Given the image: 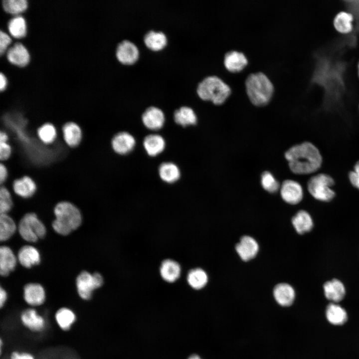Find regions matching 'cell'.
Here are the masks:
<instances>
[{
    "label": "cell",
    "instance_id": "cell-1",
    "mask_svg": "<svg viewBox=\"0 0 359 359\" xmlns=\"http://www.w3.org/2000/svg\"><path fill=\"white\" fill-rule=\"evenodd\" d=\"M291 171L296 175L316 172L322 164V155L312 143L305 142L289 148L284 154Z\"/></svg>",
    "mask_w": 359,
    "mask_h": 359
},
{
    "label": "cell",
    "instance_id": "cell-2",
    "mask_svg": "<svg viewBox=\"0 0 359 359\" xmlns=\"http://www.w3.org/2000/svg\"><path fill=\"white\" fill-rule=\"evenodd\" d=\"M55 216L52 223L53 230L61 235H67L78 228L82 222L80 210L73 203L62 201L57 203L53 210Z\"/></svg>",
    "mask_w": 359,
    "mask_h": 359
},
{
    "label": "cell",
    "instance_id": "cell-3",
    "mask_svg": "<svg viewBox=\"0 0 359 359\" xmlns=\"http://www.w3.org/2000/svg\"><path fill=\"white\" fill-rule=\"evenodd\" d=\"M247 95L255 106H263L270 101L274 86L268 76L262 72L249 74L245 82Z\"/></svg>",
    "mask_w": 359,
    "mask_h": 359
},
{
    "label": "cell",
    "instance_id": "cell-4",
    "mask_svg": "<svg viewBox=\"0 0 359 359\" xmlns=\"http://www.w3.org/2000/svg\"><path fill=\"white\" fill-rule=\"evenodd\" d=\"M196 93L203 100L210 101L215 105L223 104L230 96V86L215 75L207 76L197 85Z\"/></svg>",
    "mask_w": 359,
    "mask_h": 359
},
{
    "label": "cell",
    "instance_id": "cell-5",
    "mask_svg": "<svg viewBox=\"0 0 359 359\" xmlns=\"http://www.w3.org/2000/svg\"><path fill=\"white\" fill-rule=\"evenodd\" d=\"M18 233L24 240L35 242L46 235L44 224L33 212L24 214L20 220L17 227Z\"/></svg>",
    "mask_w": 359,
    "mask_h": 359
},
{
    "label": "cell",
    "instance_id": "cell-6",
    "mask_svg": "<svg viewBox=\"0 0 359 359\" xmlns=\"http://www.w3.org/2000/svg\"><path fill=\"white\" fill-rule=\"evenodd\" d=\"M335 183L334 179L325 174H319L312 177L308 181L309 193L315 199L327 202L331 200L335 193L332 188Z\"/></svg>",
    "mask_w": 359,
    "mask_h": 359
},
{
    "label": "cell",
    "instance_id": "cell-7",
    "mask_svg": "<svg viewBox=\"0 0 359 359\" xmlns=\"http://www.w3.org/2000/svg\"><path fill=\"white\" fill-rule=\"evenodd\" d=\"M103 282V278L99 273L91 274L86 271H82L76 279L78 295L83 300H90L94 291L101 287Z\"/></svg>",
    "mask_w": 359,
    "mask_h": 359
},
{
    "label": "cell",
    "instance_id": "cell-8",
    "mask_svg": "<svg viewBox=\"0 0 359 359\" xmlns=\"http://www.w3.org/2000/svg\"><path fill=\"white\" fill-rule=\"evenodd\" d=\"M140 51L137 46L132 41L124 39L119 43L116 49L118 60L123 64L131 65L138 59Z\"/></svg>",
    "mask_w": 359,
    "mask_h": 359
},
{
    "label": "cell",
    "instance_id": "cell-9",
    "mask_svg": "<svg viewBox=\"0 0 359 359\" xmlns=\"http://www.w3.org/2000/svg\"><path fill=\"white\" fill-rule=\"evenodd\" d=\"M280 192L282 199L286 203L296 204L303 197L304 192L302 185L293 180H286L280 185Z\"/></svg>",
    "mask_w": 359,
    "mask_h": 359
},
{
    "label": "cell",
    "instance_id": "cell-10",
    "mask_svg": "<svg viewBox=\"0 0 359 359\" xmlns=\"http://www.w3.org/2000/svg\"><path fill=\"white\" fill-rule=\"evenodd\" d=\"M20 318L22 325L33 332L43 331L46 325L44 317L33 308L24 310L21 313Z\"/></svg>",
    "mask_w": 359,
    "mask_h": 359
},
{
    "label": "cell",
    "instance_id": "cell-11",
    "mask_svg": "<svg viewBox=\"0 0 359 359\" xmlns=\"http://www.w3.org/2000/svg\"><path fill=\"white\" fill-rule=\"evenodd\" d=\"M23 299L31 306L42 305L45 300L46 294L43 287L38 283H30L23 287Z\"/></svg>",
    "mask_w": 359,
    "mask_h": 359
},
{
    "label": "cell",
    "instance_id": "cell-12",
    "mask_svg": "<svg viewBox=\"0 0 359 359\" xmlns=\"http://www.w3.org/2000/svg\"><path fill=\"white\" fill-rule=\"evenodd\" d=\"M142 120L147 128L156 130L163 126L165 118L164 112L161 109L155 106H150L143 113Z\"/></svg>",
    "mask_w": 359,
    "mask_h": 359
},
{
    "label": "cell",
    "instance_id": "cell-13",
    "mask_svg": "<svg viewBox=\"0 0 359 359\" xmlns=\"http://www.w3.org/2000/svg\"><path fill=\"white\" fill-rule=\"evenodd\" d=\"M235 249L241 259L247 261L256 255L259 246L255 239L246 235L241 238L239 242L236 245Z\"/></svg>",
    "mask_w": 359,
    "mask_h": 359
},
{
    "label": "cell",
    "instance_id": "cell-14",
    "mask_svg": "<svg viewBox=\"0 0 359 359\" xmlns=\"http://www.w3.org/2000/svg\"><path fill=\"white\" fill-rule=\"evenodd\" d=\"M37 186L34 180L28 176L16 179L12 183V189L18 196L27 198L35 193Z\"/></svg>",
    "mask_w": 359,
    "mask_h": 359
},
{
    "label": "cell",
    "instance_id": "cell-15",
    "mask_svg": "<svg viewBox=\"0 0 359 359\" xmlns=\"http://www.w3.org/2000/svg\"><path fill=\"white\" fill-rule=\"evenodd\" d=\"M112 147L113 150L120 155H125L130 152L136 144L135 138L128 132L118 133L112 140Z\"/></svg>",
    "mask_w": 359,
    "mask_h": 359
},
{
    "label": "cell",
    "instance_id": "cell-16",
    "mask_svg": "<svg viewBox=\"0 0 359 359\" xmlns=\"http://www.w3.org/2000/svg\"><path fill=\"white\" fill-rule=\"evenodd\" d=\"M225 67L230 72H238L247 65L248 60L245 54L236 50L227 52L224 56Z\"/></svg>",
    "mask_w": 359,
    "mask_h": 359
},
{
    "label": "cell",
    "instance_id": "cell-17",
    "mask_svg": "<svg viewBox=\"0 0 359 359\" xmlns=\"http://www.w3.org/2000/svg\"><path fill=\"white\" fill-rule=\"evenodd\" d=\"M62 133L65 143L70 148H75L82 139V131L78 124L68 122L62 127Z\"/></svg>",
    "mask_w": 359,
    "mask_h": 359
},
{
    "label": "cell",
    "instance_id": "cell-18",
    "mask_svg": "<svg viewBox=\"0 0 359 359\" xmlns=\"http://www.w3.org/2000/svg\"><path fill=\"white\" fill-rule=\"evenodd\" d=\"M17 260L24 267L30 268L40 262V255L34 246L26 245L21 247L17 253Z\"/></svg>",
    "mask_w": 359,
    "mask_h": 359
},
{
    "label": "cell",
    "instance_id": "cell-19",
    "mask_svg": "<svg viewBox=\"0 0 359 359\" xmlns=\"http://www.w3.org/2000/svg\"><path fill=\"white\" fill-rule=\"evenodd\" d=\"M273 296L277 303L283 307L291 306L295 298L293 288L287 283L277 284L273 290Z\"/></svg>",
    "mask_w": 359,
    "mask_h": 359
},
{
    "label": "cell",
    "instance_id": "cell-20",
    "mask_svg": "<svg viewBox=\"0 0 359 359\" xmlns=\"http://www.w3.org/2000/svg\"><path fill=\"white\" fill-rule=\"evenodd\" d=\"M11 249L7 246L0 248V274L1 276H8L15 269L17 259Z\"/></svg>",
    "mask_w": 359,
    "mask_h": 359
},
{
    "label": "cell",
    "instance_id": "cell-21",
    "mask_svg": "<svg viewBox=\"0 0 359 359\" xmlns=\"http://www.w3.org/2000/svg\"><path fill=\"white\" fill-rule=\"evenodd\" d=\"M6 57L10 62L19 66L26 65L29 60L27 49L19 42L15 43L7 50Z\"/></svg>",
    "mask_w": 359,
    "mask_h": 359
},
{
    "label": "cell",
    "instance_id": "cell-22",
    "mask_svg": "<svg viewBox=\"0 0 359 359\" xmlns=\"http://www.w3.org/2000/svg\"><path fill=\"white\" fill-rule=\"evenodd\" d=\"M144 42L148 48L157 51L163 49L167 45L168 38L162 31L150 30L144 35Z\"/></svg>",
    "mask_w": 359,
    "mask_h": 359
},
{
    "label": "cell",
    "instance_id": "cell-23",
    "mask_svg": "<svg viewBox=\"0 0 359 359\" xmlns=\"http://www.w3.org/2000/svg\"><path fill=\"white\" fill-rule=\"evenodd\" d=\"M324 291L326 298L334 303L341 301L346 293L344 284L337 279L326 282L324 285Z\"/></svg>",
    "mask_w": 359,
    "mask_h": 359
},
{
    "label": "cell",
    "instance_id": "cell-24",
    "mask_svg": "<svg viewBox=\"0 0 359 359\" xmlns=\"http://www.w3.org/2000/svg\"><path fill=\"white\" fill-rule=\"evenodd\" d=\"M54 317L59 327L66 332L71 329L77 320L76 314L67 307H62L58 309Z\"/></svg>",
    "mask_w": 359,
    "mask_h": 359
},
{
    "label": "cell",
    "instance_id": "cell-25",
    "mask_svg": "<svg viewBox=\"0 0 359 359\" xmlns=\"http://www.w3.org/2000/svg\"><path fill=\"white\" fill-rule=\"evenodd\" d=\"M181 268L180 264L172 259H166L161 264L160 274L163 279L169 283L176 281L180 276Z\"/></svg>",
    "mask_w": 359,
    "mask_h": 359
},
{
    "label": "cell",
    "instance_id": "cell-26",
    "mask_svg": "<svg viewBox=\"0 0 359 359\" xmlns=\"http://www.w3.org/2000/svg\"><path fill=\"white\" fill-rule=\"evenodd\" d=\"M165 144L164 138L157 134L146 136L143 142L144 147L150 156H156L162 153L165 149Z\"/></svg>",
    "mask_w": 359,
    "mask_h": 359
},
{
    "label": "cell",
    "instance_id": "cell-27",
    "mask_svg": "<svg viewBox=\"0 0 359 359\" xmlns=\"http://www.w3.org/2000/svg\"><path fill=\"white\" fill-rule=\"evenodd\" d=\"M326 316L328 321L334 325H343L348 319L346 310L335 303H331L327 306Z\"/></svg>",
    "mask_w": 359,
    "mask_h": 359
},
{
    "label": "cell",
    "instance_id": "cell-28",
    "mask_svg": "<svg viewBox=\"0 0 359 359\" xmlns=\"http://www.w3.org/2000/svg\"><path fill=\"white\" fill-rule=\"evenodd\" d=\"M292 222L296 231L299 234L310 231L313 226L311 216L308 212L303 210L299 211L293 217Z\"/></svg>",
    "mask_w": 359,
    "mask_h": 359
},
{
    "label": "cell",
    "instance_id": "cell-29",
    "mask_svg": "<svg viewBox=\"0 0 359 359\" xmlns=\"http://www.w3.org/2000/svg\"><path fill=\"white\" fill-rule=\"evenodd\" d=\"M175 122L185 127L194 125L197 122V117L193 109L187 106H182L176 110L174 114Z\"/></svg>",
    "mask_w": 359,
    "mask_h": 359
},
{
    "label": "cell",
    "instance_id": "cell-30",
    "mask_svg": "<svg viewBox=\"0 0 359 359\" xmlns=\"http://www.w3.org/2000/svg\"><path fill=\"white\" fill-rule=\"evenodd\" d=\"M159 173L161 179L168 183L175 182L180 177L179 168L175 164L170 162L162 164L159 167Z\"/></svg>",
    "mask_w": 359,
    "mask_h": 359
},
{
    "label": "cell",
    "instance_id": "cell-31",
    "mask_svg": "<svg viewBox=\"0 0 359 359\" xmlns=\"http://www.w3.org/2000/svg\"><path fill=\"white\" fill-rule=\"evenodd\" d=\"M16 225L13 219L7 214H0V240L5 241L8 240L15 233Z\"/></svg>",
    "mask_w": 359,
    "mask_h": 359
},
{
    "label": "cell",
    "instance_id": "cell-32",
    "mask_svg": "<svg viewBox=\"0 0 359 359\" xmlns=\"http://www.w3.org/2000/svg\"><path fill=\"white\" fill-rule=\"evenodd\" d=\"M354 18L351 13L341 11L335 16L333 24L335 29L342 33H348L353 29Z\"/></svg>",
    "mask_w": 359,
    "mask_h": 359
},
{
    "label": "cell",
    "instance_id": "cell-33",
    "mask_svg": "<svg viewBox=\"0 0 359 359\" xmlns=\"http://www.w3.org/2000/svg\"><path fill=\"white\" fill-rule=\"evenodd\" d=\"M37 135L43 144L49 145L56 139L57 130L53 124L47 122L43 124L37 129Z\"/></svg>",
    "mask_w": 359,
    "mask_h": 359
},
{
    "label": "cell",
    "instance_id": "cell-34",
    "mask_svg": "<svg viewBox=\"0 0 359 359\" xmlns=\"http://www.w3.org/2000/svg\"><path fill=\"white\" fill-rule=\"evenodd\" d=\"M188 284L195 289L203 288L207 283L208 276L206 273L200 268L191 270L187 274Z\"/></svg>",
    "mask_w": 359,
    "mask_h": 359
},
{
    "label": "cell",
    "instance_id": "cell-35",
    "mask_svg": "<svg viewBox=\"0 0 359 359\" xmlns=\"http://www.w3.org/2000/svg\"><path fill=\"white\" fill-rule=\"evenodd\" d=\"M8 29L10 34L15 38L23 37L26 32V25L24 18L21 15L13 17L8 23Z\"/></svg>",
    "mask_w": 359,
    "mask_h": 359
},
{
    "label": "cell",
    "instance_id": "cell-36",
    "mask_svg": "<svg viewBox=\"0 0 359 359\" xmlns=\"http://www.w3.org/2000/svg\"><path fill=\"white\" fill-rule=\"evenodd\" d=\"M260 181L262 187L270 193H275L280 189L281 185L270 172L265 171L262 174Z\"/></svg>",
    "mask_w": 359,
    "mask_h": 359
},
{
    "label": "cell",
    "instance_id": "cell-37",
    "mask_svg": "<svg viewBox=\"0 0 359 359\" xmlns=\"http://www.w3.org/2000/svg\"><path fill=\"white\" fill-rule=\"evenodd\" d=\"M4 9L11 14H18L24 11L27 6L26 0H4L2 1Z\"/></svg>",
    "mask_w": 359,
    "mask_h": 359
},
{
    "label": "cell",
    "instance_id": "cell-38",
    "mask_svg": "<svg viewBox=\"0 0 359 359\" xmlns=\"http://www.w3.org/2000/svg\"><path fill=\"white\" fill-rule=\"evenodd\" d=\"M13 202L11 193L4 185L0 188V212L7 214L12 207Z\"/></svg>",
    "mask_w": 359,
    "mask_h": 359
},
{
    "label": "cell",
    "instance_id": "cell-39",
    "mask_svg": "<svg viewBox=\"0 0 359 359\" xmlns=\"http://www.w3.org/2000/svg\"><path fill=\"white\" fill-rule=\"evenodd\" d=\"M11 153L12 148L8 142H0V159L1 161L7 160Z\"/></svg>",
    "mask_w": 359,
    "mask_h": 359
},
{
    "label": "cell",
    "instance_id": "cell-40",
    "mask_svg": "<svg viewBox=\"0 0 359 359\" xmlns=\"http://www.w3.org/2000/svg\"><path fill=\"white\" fill-rule=\"evenodd\" d=\"M349 178L352 184L359 190V161L355 164L354 170L349 173Z\"/></svg>",
    "mask_w": 359,
    "mask_h": 359
},
{
    "label": "cell",
    "instance_id": "cell-41",
    "mask_svg": "<svg viewBox=\"0 0 359 359\" xmlns=\"http://www.w3.org/2000/svg\"><path fill=\"white\" fill-rule=\"evenodd\" d=\"M11 39L9 36L5 32L0 31V53L2 54L10 43Z\"/></svg>",
    "mask_w": 359,
    "mask_h": 359
},
{
    "label": "cell",
    "instance_id": "cell-42",
    "mask_svg": "<svg viewBox=\"0 0 359 359\" xmlns=\"http://www.w3.org/2000/svg\"><path fill=\"white\" fill-rule=\"evenodd\" d=\"M10 359H35L34 357L28 352H19L16 351L11 353Z\"/></svg>",
    "mask_w": 359,
    "mask_h": 359
},
{
    "label": "cell",
    "instance_id": "cell-43",
    "mask_svg": "<svg viewBox=\"0 0 359 359\" xmlns=\"http://www.w3.org/2000/svg\"><path fill=\"white\" fill-rule=\"evenodd\" d=\"M8 177L7 167L2 163L0 164V183L2 184L5 182Z\"/></svg>",
    "mask_w": 359,
    "mask_h": 359
},
{
    "label": "cell",
    "instance_id": "cell-44",
    "mask_svg": "<svg viewBox=\"0 0 359 359\" xmlns=\"http://www.w3.org/2000/svg\"><path fill=\"white\" fill-rule=\"evenodd\" d=\"M7 299L6 291L1 287L0 288V307L2 308Z\"/></svg>",
    "mask_w": 359,
    "mask_h": 359
},
{
    "label": "cell",
    "instance_id": "cell-45",
    "mask_svg": "<svg viewBox=\"0 0 359 359\" xmlns=\"http://www.w3.org/2000/svg\"><path fill=\"white\" fill-rule=\"evenodd\" d=\"M7 81L5 75L2 73H0V89L1 91L3 90L6 86Z\"/></svg>",
    "mask_w": 359,
    "mask_h": 359
},
{
    "label": "cell",
    "instance_id": "cell-46",
    "mask_svg": "<svg viewBox=\"0 0 359 359\" xmlns=\"http://www.w3.org/2000/svg\"><path fill=\"white\" fill-rule=\"evenodd\" d=\"M8 134L4 131H0V142H8Z\"/></svg>",
    "mask_w": 359,
    "mask_h": 359
},
{
    "label": "cell",
    "instance_id": "cell-47",
    "mask_svg": "<svg viewBox=\"0 0 359 359\" xmlns=\"http://www.w3.org/2000/svg\"><path fill=\"white\" fill-rule=\"evenodd\" d=\"M188 359H201L200 358L196 355H193L191 356Z\"/></svg>",
    "mask_w": 359,
    "mask_h": 359
},
{
    "label": "cell",
    "instance_id": "cell-48",
    "mask_svg": "<svg viewBox=\"0 0 359 359\" xmlns=\"http://www.w3.org/2000/svg\"><path fill=\"white\" fill-rule=\"evenodd\" d=\"M358 74H359V62L358 63Z\"/></svg>",
    "mask_w": 359,
    "mask_h": 359
}]
</instances>
